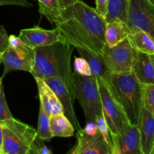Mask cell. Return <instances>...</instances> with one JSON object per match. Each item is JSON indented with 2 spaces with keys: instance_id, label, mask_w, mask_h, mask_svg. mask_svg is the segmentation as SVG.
I'll return each instance as SVG.
<instances>
[{
  "instance_id": "24",
  "label": "cell",
  "mask_w": 154,
  "mask_h": 154,
  "mask_svg": "<svg viewBox=\"0 0 154 154\" xmlns=\"http://www.w3.org/2000/svg\"><path fill=\"white\" fill-rule=\"evenodd\" d=\"M143 108L154 117V84H142Z\"/></svg>"
},
{
  "instance_id": "10",
  "label": "cell",
  "mask_w": 154,
  "mask_h": 154,
  "mask_svg": "<svg viewBox=\"0 0 154 154\" xmlns=\"http://www.w3.org/2000/svg\"><path fill=\"white\" fill-rule=\"evenodd\" d=\"M69 154H112L111 146L99 131L89 132L84 129L77 132V143Z\"/></svg>"
},
{
  "instance_id": "33",
  "label": "cell",
  "mask_w": 154,
  "mask_h": 154,
  "mask_svg": "<svg viewBox=\"0 0 154 154\" xmlns=\"http://www.w3.org/2000/svg\"><path fill=\"white\" fill-rule=\"evenodd\" d=\"M2 144V121H0V147Z\"/></svg>"
},
{
  "instance_id": "9",
  "label": "cell",
  "mask_w": 154,
  "mask_h": 154,
  "mask_svg": "<svg viewBox=\"0 0 154 154\" xmlns=\"http://www.w3.org/2000/svg\"><path fill=\"white\" fill-rule=\"evenodd\" d=\"M126 23L130 32L141 30L154 39V6L149 0H129Z\"/></svg>"
},
{
  "instance_id": "27",
  "label": "cell",
  "mask_w": 154,
  "mask_h": 154,
  "mask_svg": "<svg viewBox=\"0 0 154 154\" xmlns=\"http://www.w3.org/2000/svg\"><path fill=\"white\" fill-rule=\"evenodd\" d=\"M14 117L5 99L4 88L0 90V121H4Z\"/></svg>"
},
{
  "instance_id": "5",
  "label": "cell",
  "mask_w": 154,
  "mask_h": 154,
  "mask_svg": "<svg viewBox=\"0 0 154 154\" xmlns=\"http://www.w3.org/2000/svg\"><path fill=\"white\" fill-rule=\"evenodd\" d=\"M74 90L84 110L87 123H96V118L103 114L97 79L74 72Z\"/></svg>"
},
{
  "instance_id": "14",
  "label": "cell",
  "mask_w": 154,
  "mask_h": 154,
  "mask_svg": "<svg viewBox=\"0 0 154 154\" xmlns=\"http://www.w3.org/2000/svg\"><path fill=\"white\" fill-rule=\"evenodd\" d=\"M38 90L40 105L49 116L63 113V107L54 90L42 78H34Z\"/></svg>"
},
{
  "instance_id": "8",
  "label": "cell",
  "mask_w": 154,
  "mask_h": 154,
  "mask_svg": "<svg viewBox=\"0 0 154 154\" xmlns=\"http://www.w3.org/2000/svg\"><path fill=\"white\" fill-rule=\"evenodd\" d=\"M97 82L102 101V113L111 135L118 134L130 123L110 93L107 83L102 79H97Z\"/></svg>"
},
{
  "instance_id": "25",
  "label": "cell",
  "mask_w": 154,
  "mask_h": 154,
  "mask_svg": "<svg viewBox=\"0 0 154 154\" xmlns=\"http://www.w3.org/2000/svg\"><path fill=\"white\" fill-rule=\"evenodd\" d=\"M74 70L75 73L84 76H92L91 70L88 63L83 57H75L74 61Z\"/></svg>"
},
{
  "instance_id": "31",
  "label": "cell",
  "mask_w": 154,
  "mask_h": 154,
  "mask_svg": "<svg viewBox=\"0 0 154 154\" xmlns=\"http://www.w3.org/2000/svg\"><path fill=\"white\" fill-rule=\"evenodd\" d=\"M108 0H96V7L95 10L105 20L108 13Z\"/></svg>"
},
{
  "instance_id": "36",
  "label": "cell",
  "mask_w": 154,
  "mask_h": 154,
  "mask_svg": "<svg viewBox=\"0 0 154 154\" xmlns=\"http://www.w3.org/2000/svg\"><path fill=\"white\" fill-rule=\"evenodd\" d=\"M149 1H150V2L154 6V0H149Z\"/></svg>"
},
{
  "instance_id": "29",
  "label": "cell",
  "mask_w": 154,
  "mask_h": 154,
  "mask_svg": "<svg viewBox=\"0 0 154 154\" xmlns=\"http://www.w3.org/2000/svg\"><path fill=\"white\" fill-rule=\"evenodd\" d=\"M8 35L3 26H0V54L8 47Z\"/></svg>"
},
{
  "instance_id": "30",
  "label": "cell",
  "mask_w": 154,
  "mask_h": 154,
  "mask_svg": "<svg viewBox=\"0 0 154 154\" xmlns=\"http://www.w3.org/2000/svg\"><path fill=\"white\" fill-rule=\"evenodd\" d=\"M2 5H18L21 7L30 8L33 5L27 0H0V6Z\"/></svg>"
},
{
  "instance_id": "11",
  "label": "cell",
  "mask_w": 154,
  "mask_h": 154,
  "mask_svg": "<svg viewBox=\"0 0 154 154\" xmlns=\"http://www.w3.org/2000/svg\"><path fill=\"white\" fill-rule=\"evenodd\" d=\"M112 154H142L138 126L129 123L118 134L111 135Z\"/></svg>"
},
{
  "instance_id": "2",
  "label": "cell",
  "mask_w": 154,
  "mask_h": 154,
  "mask_svg": "<svg viewBox=\"0 0 154 154\" xmlns=\"http://www.w3.org/2000/svg\"><path fill=\"white\" fill-rule=\"evenodd\" d=\"M75 47L66 42L56 43L35 48V63L30 73L34 78H57L62 80L75 99L74 72L71 57Z\"/></svg>"
},
{
  "instance_id": "34",
  "label": "cell",
  "mask_w": 154,
  "mask_h": 154,
  "mask_svg": "<svg viewBox=\"0 0 154 154\" xmlns=\"http://www.w3.org/2000/svg\"><path fill=\"white\" fill-rule=\"evenodd\" d=\"M2 88H3V85H2V80L0 78V90H2Z\"/></svg>"
},
{
  "instance_id": "37",
  "label": "cell",
  "mask_w": 154,
  "mask_h": 154,
  "mask_svg": "<svg viewBox=\"0 0 154 154\" xmlns=\"http://www.w3.org/2000/svg\"><path fill=\"white\" fill-rule=\"evenodd\" d=\"M2 63V56H1V54H0V64H1Z\"/></svg>"
},
{
  "instance_id": "19",
  "label": "cell",
  "mask_w": 154,
  "mask_h": 154,
  "mask_svg": "<svg viewBox=\"0 0 154 154\" xmlns=\"http://www.w3.org/2000/svg\"><path fill=\"white\" fill-rule=\"evenodd\" d=\"M50 130L53 138H69L75 134V127L63 113L50 116Z\"/></svg>"
},
{
  "instance_id": "12",
  "label": "cell",
  "mask_w": 154,
  "mask_h": 154,
  "mask_svg": "<svg viewBox=\"0 0 154 154\" xmlns=\"http://www.w3.org/2000/svg\"><path fill=\"white\" fill-rule=\"evenodd\" d=\"M44 80L56 93L63 107V113L72 123L75 130L77 132L81 130V127L74 109V101L75 99L71 94L66 84L62 80L57 78H48Z\"/></svg>"
},
{
  "instance_id": "7",
  "label": "cell",
  "mask_w": 154,
  "mask_h": 154,
  "mask_svg": "<svg viewBox=\"0 0 154 154\" xmlns=\"http://www.w3.org/2000/svg\"><path fill=\"white\" fill-rule=\"evenodd\" d=\"M101 56L111 73H123L132 70L137 51L126 38L113 47L105 45Z\"/></svg>"
},
{
  "instance_id": "18",
  "label": "cell",
  "mask_w": 154,
  "mask_h": 154,
  "mask_svg": "<svg viewBox=\"0 0 154 154\" xmlns=\"http://www.w3.org/2000/svg\"><path fill=\"white\" fill-rule=\"evenodd\" d=\"M127 23L121 20L106 22L105 29V45L113 47L126 38L129 33Z\"/></svg>"
},
{
  "instance_id": "20",
  "label": "cell",
  "mask_w": 154,
  "mask_h": 154,
  "mask_svg": "<svg viewBox=\"0 0 154 154\" xmlns=\"http://www.w3.org/2000/svg\"><path fill=\"white\" fill-rule=\"evenodd\" d=\"M127 38L137 52L154 55V39L146 32L141 30L130 32Z\"/></svg>"
},
{
  "instance_id": "23",
  "label": "cell",
  "mask_w": 154,
  "mask_h": 154,
  "mask_svg": "<svg viewBox=\"0 0 154 154\" xmlns=\"http://www.w3.org/2000/svg\"><path fill=\"white\" fill-rule=\"evenodd\" d=\"M37 132L38 136L45 141H49L52 139L53 136L50 130V116L45 112L42 105L39 108Z\"/></svg>"
},
{
  "instance_id": "35",
  "label": "cell",
  "mask_w": 154,
  "mask_h": 154,
  "mask_svg": "<svg viewBox=\"0 0 154 154\" xmlns=\"http://www.w3.org/2000/svg\"><path fill=\"white\" fill-rule=\"evenodd\" d=\"M150 154H154V143H153V149L151 150V153Z\"/></svg>"
},
{
  "instance_id": "26",
  "label": "cell",
  "mask_w": 154,
  "mask_h": 154,
  "mask_svg": "<svg viewBox=\"0 0 154 154\" xmlns=\"http://www.w3.org/2000/svg\"><path fill=\"white\" fill-rule=\"evenodd\" d=\"M44 140L37 136L33 141L29 154H52V151L45 145Z\"/></svg>"
},
{
  "instance_id": "28",
  "label": "cell",
  "mask_w": 154,
  "mask_h": 154,
  "mask_svg": "<svg viewBox=\"0 0 154 154\" xmlns=\"http://www.w3.org/2000/svg\"><path fill=\"white\" fill-rule=\"evenodd\" d=\"M96 124L100 133L102 134V136L105 139V141L111 146V132H110L109 128H108L106 121H105L103 114H101L96 118Z\"/></svg>"
},
{
  "instance_id": "16",
  "label": "cell",
  "mask_w": 154,
  "mask_h": 154,
  "mask_svg": "<svg viewBox=\"0 0 154 154\" xmlns=\"http://www.w3.org/2000/svg\"><path fill=\"white\" fill-rule=\"evenodd\" d=\"M132 70L141 84H154V55L137 52Z\"/></svg>"
},
{
  "instance_id": "4",
  "label": "cell",
  "mask_w": 154,
  "mask_h": 154,
  "mask_svg": "<svg viewBox=\"0 0 154 154\" xmlns=\"http://www.w3.org/2000/svg\"><path fill=\"white\" fill-rule=\"evenodd\" d=\"M37 129L14 117L2 121L3 154H29Z\"/></svg>"
},
{
  "instance_id": "6",
  "label": "cell",
  "mask_w": 154,
  "mask_h": 154,
  "mask_svg": "<svg viewBox=\"0 0 154 154\" xmlns=\"http://www.w3.org/2000/svg\"><path fill=\"white\" fill-rule=\"evenodd\" d=\"M35 49L26 45L19 36H8V47L1 54L4 71L1 79L13 71L31 72L35 63Z\"/></svg>"
},
{
  "instance_id": "13",
  "label": "cell",
  "mask_w": 154,
  "mask_h": 154,
  "mask_svg": "<svg viewBox=\"0 0 154 154\" xmlns=\"http://www.w3.org/2000/svg\"><path fill=\"white\" fill-rule=\"evenodd\" d=\"M18 36L26 45L33 49L61 41L57 29L48 30L38 26L32 28L21 29Z\"/></svg>"
},
{
  "instance_id": "1",
  "label": "cell",
  "mask_w": 154,
  "mask_h": 154,
  "mask_svg": "<svg viewBox=\"0 0 154 154\" xmlns=\"http://www.w3.org/2000/svg\"><path fill=\"white\" fill-rule=\"evenodd\" d=\"M62 42L75 48L101 54L105 46L106 21L95 8L81 0L62 8L54 22Z\"/></svg>"
},
{
  "instance_id": "15",
  "label": "cell",
  "mask_w": 154,
  "mask_h": 154,
  "mask_svg": "<svg viewBox=\"0 0 154 154\" xmlns=\"http://www.w3.org/2000/svg\"><path fill=\"white\" fill-rule=\"evenodd\" d=\"M142 154H150L154 143V117L143 108L138 123Z\"/></svg>"
},
{
  "instance_id": "21",
  "label": "cell",
  "mask_w": 154,
  "mask_h": 154,
  "mask_svg": "<svg viewBox=\"0 0 154 154\" xmlns=\"http://www.w3.org/2000/svg\"><path fill=\"white\" fill-rule=\"evenodd\" d=\"M129 0H108V13L105 17V21L121 20L127 22Z\"/></svg>"
},
{
  "instance_id": "32",
  "label": "cell",
  "mask_w": 154,
  "mask_h": 154,
  "mask_svg": "<svg viewBox=\"0 0 154 154\" xmlns=\"http://www.w3.org/2000/svg\"><path fill=\"white\" fill-rule=\"evenodd\" d=\"M59 2H60V6H61L62 8L66 7V6L69 5L73 4L74 2L77 1V0H58Z\"/></svg>"
},
{
  "instance_id": "22",
  "label": "cell",
  "mask_w": 154,
  "mask_h": 154,
  "mask_svg": "<svg viewBox=\"0 0 154 154\" xmlns=\"http://www.w3.org/2000/svg\"><path fill=\"white\" fill-rule=\"evenodd\" d=\"M38 2L39 12L51 23L54 24L61 12L62 8L58 0H36Z\"/></svg>"
},
{
  "instance_id": "17",
  "label": "cell",
  "mask_w": 154,
  "mask_h": 154,
  "mask_svg": "<svg viewBox=\"0 0 154 154\" xmlns=\"http://www.w3.org/2000/svg\"><path fill=\"white\" fill-rule=\"evenodd\" d=\"M76 49L81 57L85 59L88 63L91 70L92 76L96 78V79H102L105 82H108L111 73L105 65L101 54H92L82 48Z\"/></svg>"
},
{
  "instance_id": "3",
  "label": "cell",
  "mask_w": 154,
  "mask_h": 154,
  "mask_svg": "<svg viewBox=\"0 0 154 154\" xmlns=\"http://www.w3.org/2000/svg\"><path fill=\"white\" fill-rule=\"evenodd\" d=\"M109 91L123 110L128 121L138 126L143 109L142 84L133 70L123 73H111L108 81Z\"/></svg>"
},
{
  "instance_id": "38",
  "label": "cell",
  "mask_w": 154,
  "mask_h": 154,
  "mask_svg": "<svg viewBox=\"0 0 154 154\" xmlns=\"http://www.w3.org/2000/svg\"><path fill=\"white\" fill-rule=\"evenodd\" d=\"M0 154H3V153H2V148H1V147H0Z\"/></svg>"
}]
</instances>
